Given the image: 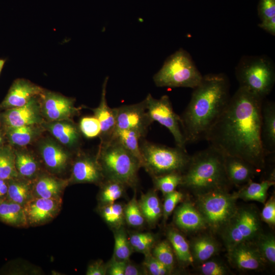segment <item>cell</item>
<instances>
[{
	"label": "cell",
	"instance_id": "1",
	"mask_svg": "<svg viewBox=\"0 0 275 275\" xmlns=\"http://www.w3.org/2000/svg\"><path fill=\"white\" fill-rule=\"evenodd\" d=\"M264 99L239 87L213 125L206 140L225 155L239 157L258 170L266 154L261 140V109Z\"/></svg>",
	"mask_w": 275,
	"mask_h": 275
},
{
	"label": "cell",
	"instance_id": "2",
	"mask_svg": "<svg viewBox=\"0 0 275 275\" xmlns=\"http://www.w3.org/2000/svg\"><path fill=\"white\" fill-rule=\"evenodd\" d=\"M193 89L190 101L180 116L186 143L206 140L231 97L229 80L224 73L203 75Z\"/></svg>",
	"mask_w": 275,
	"mask_h": 275
},
{
	"label": "cell",
	"instance_id": "3",
	"mask_svg": "<svg viewBox=\"0 0 275 275\" xmlns=\"http://www.w3.org/2000/svg\"><path fill=\"white\" fill-rule=\"evenodd\" d=\"M224 160L225 155L210 145L196 153L190 157L180 185L197 196L217 189H226L230 183L226 174Z\"/></svg>",
	"mask_w": 275,
	"mask_h": 275
},
{
	"label": "cell",
	"instance_id": "4",
	"mask_svg": "<svg viewBox=\"0 0 275 275\" xmlns=\"http://www.w3.org/2000/svg\"><path fill=\"white\" fill-rule=\"evenodd\" d=\"M105 178L118 180L134 187L138 181L140 161L114 139L101 143L97 155Z\"/></svg>",
	"mask_w": 275,
	"mask_h": 275
},
{
	"label": "cell",
	"instance_id": "5",
	"mask_svg": "<svg viewBox=\"0 0 275 275\" xmlns=\"http://www.w3.org/2000/svg\"><path fill=\"white\" fill-rule=\"evenodd\" d=\"M239 87L264 99L275 82L273 62L266 56H243L235 68Z\"/></svg>",
	"mask_w": 275,
	"mask_h": 275
},
{
	"label": "cell",
	"instance_id": "6",
	"mask_svg": "<svg viewBox=\"0 0 275 275\" xmlns=\"http://www.w3.org/2000/svg\"><path fill=\"white\" fill-rule=\"evenodd\" d=\"M141 142L140 147L142 167L153 177L171 173H181L186 170L191 157L186 150L145 140Z\"/></svg>",
	"mask_w": 275,
	"mask_h": 275
},
{
	"label": "cell",
	"instance_id": "7",
	"mask_svg": "<svg viewBox=\"0 0 275 275\" xmlns=\"http://www.w3.org/2000/svg\"><path fill=\"white\" fill-rule=\"evenodd\" d=\"M203 76L190 54L180 48L166 60L153 76V81L159 87L194 89L200 83Z\"/></svg>",
	"mask_w": 275,
	"mask_h": 275
},
{
	"label": "cell",
	"instance_id": "8",
	"mask_svg": "<svg viewBox=\"0 0 275 275\" xmlns=\"http://www.w3.org/2000/svg\"><path fill=\"white\" fill-rule=\"evenodd\" d=\"M236 193L217 189L197 196V208L203 216L206 227L220 232L237 210Z\"/></svg>",
	"mask_w": 275,
	"mask_h": 275
},
{
	"label": "cell",
	"instance_id": "9",
	"mask_svg": "<svg viewBox=\"0 0 275 275\" xmlns=\"http://www.w3.org/2000/svg\"><path fill=\"white\" fill-rule=\"evenodd\" d=\"M260 218L257 209L252 206L237 208L220 232L227 249L255 240L261 232Z\"/></svg>",
	"mask_w": 275,
	"mask_h": 275
},
{
	"label": "cell",
	"instance_id": "10",
	"mask_svg": "<svg viewBox=\"0 0 275 275\" xmlns=\"http://www.w3.org/2000/svg\"><path fill=\"white\" fill-rule=\"evenodd\" d=\"M144 101L152 122L156 121L166 127L172 134L176 146L186 150V143L181 127L180 118L174 111L169 96L165 95L156 99L148 94Z\"/></svg>",
	"mask_w": 275,
	"mask_h": 275
},
{
	"label": "cell",
	"instance_id": "11",
	"mask_svg": "<svg viewBox=\"0 0 275 275\" xmlns=\"http://www.w3.org/2000/svg\"><path fill=\"white\" fill-rule=\"evenodd\" d=\"M39 101L41 115L47 121L71 120L79 113L74 99L57 93L44 90Z\"/></svg>",
	"mask_w": 275,
	"mask_h": 275
},
{
	"label": "cell",
	"instance_id": "12",
	"mask_svg": "<svg viewBox=\"0 0 275 275\" xmlns=\"http://www.w3.org/2000/svg\"><path fill=\"white\" fill-rule=\"evenodd\" d=\"M115 119V129H128L140 133L144 138L152 121L146 107L144 100L140 102L123 105L114 108Z\"/></svg>",
	"mask_w": 275,
	"mask_h": 275
},
{
	"label": "cell",
	"instance_id": "13",
	"mask_svg": "<svg viewBox=\"0 0 275 275\" xmlns=\"http://www.w3.org/2000/svg\"><path fill=\"white\" fill-rule=\"evenodd\" d=\"M38 150L42 166L50 174L61 177L71 166V153L52 139L41 141Z\"/></svg>",
	"mask_w": 275,
	"mask_h": 275
},
{
	"label": "cell",
	"instance_id": "14",
	"mask_svg": "<svg viewBox=\"0 0 275 275\" xmlns=\"http://www.w3.org/2000/svg\"><path fill=\"white\" fill-rule=\"evenodd\" d=\"M39 96L33 98L22 106L4 110L0 114L3 127L41 125L44 122L40 111Z\"/></svg>",
	"mask_w": 275,
	"mask_h": 275
},
{
	"label": "cell",
	"instance_id": "15",
	"mask_svg": "<svg viewBox=\"0 0 275 275\" xmlns=\"http://www.w3.org/2000/svg\"><path fill=\"white\" fill-rule=\"evenodd\" d=\"M105 177L97 156L79 152L73 160L69 184L72 183L100 184Z\"/></svg>",
	"mask_w": 275,
	"mask_h": 275
},
{
	"label": "cell",
	"instance_id": "16",
	"mask_svg": "<svg viewBox=\"0 0 275 275\" xmlns=\"http://www.w3.org/2000/svg\"><path fill=\"white\" fill-rule=\"evenodd\" d=\"M62 203V198H33L23 206L28 226H40L52 221L60 213Z\"/></svg>",
	"mask_w": 275,
	"mask_h": 275
},
{
	"label": "cell",
	"instance_id": "17",
	"mask_svg": "<svg viewBox=\"0 0 275 275\" xmlns=\"http://www.w3.org/2000/svg\"><path fill=\"white\" fill-rule=\"evenodd\" d=\"M228 254L231 264L241 270H257L264 264L263 258L252 241L237 244L228 250Z\"/></svg>",
	"mask_w": 275,
	"mask_h": 275
},
{
	"label": "cell",
	"instance_id": "18",
	"mask_svg": "<svg viewBox=\"0 0 275 275\" xmlns=\"http://www.w3.org/2000/svg\"><path fill=\"white\" fill-rule=\"evenodd\" d=\"M44 90L28 80L17 79L12 84L5 99L0 103V109L22 106L33 98L39 96Z\"/></svg>",
	"mask_w": 275,
	"mask_h": 275
},
{
	"label": "cell",
	"instance_id": "19",
	"mask_svg": "<svg viewBox=\"0 0 275 275\" xmlns=\"http://www.w3.org/2000/svg\"><path fill=\"white\" fill-rule=\"evenodd\" d=\"M68 179H64L47 172H42L33 180L34 198H62Z\"/></svg>",
	"mask_w": 275,
	"mask_h": 275
},
{
	"label": "cell",
	"instance_id": "20",
	"mask_svg": "<svg viewBox=\"0 0 275 275\" xmlns=\"http://www.w3.org/2000/svg\"><path fill=\"white\" fill-rule=\"evenodd\" d=\"M62 145L70 149L77 148L80 142L78 127L71 120L47 121L41 124Z\"/></svg>",
	"mask_w": 275,
	"mask_h": 275
},
{
	"label": "cell",
	"instance_id": "21",
	"mask_svg": "<svg viewBox=\"0 0 275 275\" xmlns=\"http://www.w3.org/2000/svg\"><path fill=\"white\" fill-rule=\"evenodd\" d=\"M106 77L103 83L100 101L99 105L91 110L94 116L98 120L101 126V144L109 141L116 129V119L114 108L110 107L107 103L106 94L108 81Z\"/></svg>",
	"mask_w": 275,
	"mask_h": 275
},
{
	"label": "cell",
	"instance_id": "22",
	"mask_svg": "<svg viewBox=\"0 0 275 275\" xmlns=\"http://www.w3.org/2000/svg\"><path fill=\"white\" fill-rule=\"evenodd\" d=\"M224 165L227 178L236 185L246 184L258 170L250 162L236 156L225 155Z\"/></svg>",
	"mask_w": 275,
	"mask_h": 275
},
{
	"label": "cell",
	"instance_id": "23",
	"mask_svg": "<svg viewBox=\"0 0 275 275\" xmlns=\"http://www.w3.org/2000/svg\"><path fill=\"white\" fill-rule=\"evenodd\" d=\"M174 222L179 228L187 232L196 231L206 227L201 213L189 202L183 203L176 209Z\"/></svg>",
	"mask_w": 275,
	"mask_h": 275
},
{
	"label": "cell",
	"instance_id": "24",
	"mask_svg": "<svg viewBox=\"0 0 275 275\" xmlns=\"http://www.w3.org/2000/svg\"><path fill=\"white\" fill-rule=\"evenodd\" d=\"M261 140L266 155L275 151V104L263 102L261 109Z\"/></svg>",
	"mask_w": 275,
	"mask_h": 275
},
{
	"label": "cell",
	"instance_id": "25",
	"mask_svg": "<svg viewBox=\"0 0 275 275\" xmlns=\"http://www.w3.org/2000/svg\"><path fill=\"white\" fill-rule=\"evenodd\" d=\"M7 142L12 146L23 147L34 142L41 135V125L3 127Z\"/></svg>",
	"mask_w": 275,
	"mask_h": 275
},
{
	"label": "cell",
	"instance_id": "26",
	"mask_svg": "<svg viewBox=\"0 0 275 275\" xmlns=\"http://www.w3.org/2000/svg\"><path fill=\"white\" fill-rule=\"evenodd\" d=\"M15 167L20 177L33 180L44 171L40 160L31 152L15 150Z\"/></svg>",
	"mask_w": 275,
	"mask_h": 275
},
{
	"label": "cell",
	"instance_id": "27",
	"mask_svg": "<svg viewBox=\"0 0 275 275\" xmlns=\"http://www.w3.org/2000/svg\"><path fill=\"white\" fill-rule=\"evenodd\" d=\"M0 221L16 228L29 227L23 206L7 198L0 200Z\"/></svg>",
	"mask_w": 275,
	"mask_h": 275
},
{
	"label": "cell",
	"instance_id": "28",
	"mask_svg": "<svg viewBox=\"0 0 275 275\" xmlns=\"http://www.w3.org/2000/svg\"><path fill=\"white\" fill-rule=\"evenodd\" d=\"M189 247L194 261L199 263L209 260L218 251V245L215 240L207 235L195 238Z\"/></svg>",
	"mask_w": 275,
	"mask_h": 275
},
{
	"label": "cell",
	"instance_id": "29",
	"mask_svg": "<svg viewBox=\"0 0 275 275\" xmlns=\"http://www.w3.org/2000/svg\"><path fill=\"white\" fill-rule=\"evenodd\" d=\"M8 181L7 199L24 206L34 198L33 180L18 177L8 180Z\"/></svg>",
	"mask_w": 275,
	"mask_h": 275
},
{
	"label": "cell",
	"instance_id": "30",
	"mask_svg": "<svg viewBox=\"0 0 275 275\" xmlns=\"http://www.w3.org/2000/svg\"><path fill=\"white\" fill-rule=\"evenodd\" d=\"M138 203L145 219L149 224H156L162 215V206L154 190L143 194Z\"/></svg>",
	"mask_w": 275,
	"mask_h": 275
},
{
	"label": "cell",
	"instance_id": "31",
	"mask_svg": "<svg viewBox=\"0 0 275 275\" xmlns=\"http://www.w3.org/2000/svg\"><path fill=\"white\" fill-rule=\"evenodd\" d=\"M274 183L272 179L264 180L260 183L252 180L247 183L238 192L236 193L238 199L245 201H255L265 203L267 191Z\"/></svg>",
	"mask_w": 275,
	"mask_h": 275
},
{
	"label": "cell",
	"instance_id": "32",
	"mask_svg": "<svg viewBox=\"0 0 275 275\" xmlns=\"http://www.w3.org/2000/svg\"><path fill=\"white\" fill-rule=\"evenodd\" d=\"M167 237L178 261L183 265L192 264L194 259L189 244L184 236L177 230L170 229L167 231Z\"/></svg>",
	"mask_w": 275,
	"mask_h": 275
},
{
	"label": "cell",
	"instance_id": "33",
	"mask_svg": "<svg viewBox=\"0 0 275 275\" xmlns=\"http://www.w3.org/2000/svg\"><path fill=\"white\" fill-rule=\"evenodd\" d=\"M100 185L101 187L98 195L100 205L116 202L124 195L127 187L120 181L108 178H105Z\"/></svg>",
	"mask_w": 275,
	"mask_h": 275
},
{
	"label": "cell",
	"instance_id": "34",
	"mask_svg": "<svg viewBox=\"0 0 275 275\" xmlns=\"http://www.w3.org/2000/svg\"><path fill=\"white\" fill-rule=\"evenodd\" d=\"M15 160L13 146L8 143L0 147V178L8 180L19 177Z\"/></svg>",
	"mask_w": 275,
	"mask_h": 275
},
{
	"label": "cell",
	"instance_id": "35",
	"mask_svg": "<svg viewBox=\"0 0 275 275\" xmlns=\"http://www.w3.org/2000/svg\"><path fill=\"white\" fill-rule=\"evenodd\" d=\"M143 139L138 132L128 129H115L111 139L120 143L127 150L134 155L142 164L140 141Z\"/></svg>",
	"mask_w": 275,
	"mask_h": 275
},
{
	"label": "cell",
	"instance_id": "36",
	"mask_svg": "<svg viewBox=\"0 0 275 275\" xmlns=\"http://www.w3.org/2000/svg\"><path fill=\"white\" fill-rule=\"evenodd\" d=\"M124 206L119 203L100 205L98 212L105 222L111 228L117 229L121 227L125 222Z\"/></svg>",
	"mask_w": 275,
	"mask_h": 275
},
{
	"label": "cell",
	"instance_id": "37",
	"mask_svg": "<svg viewBox=\"0 0 275 275\" xmlns=\"http://www.w3.org/2000/svg\"><path fill=\"white\" fill-rule=\"evenodd\" d=\"M114 240L115 245L113 258L121 261L129 260L133 250L127 233L123 227L114 229Z\"/></svg>",
	"mask_w": 275,
	"mask_h": 275
},
{
	"label": "cell",
	"instance_id": "38",
	"mask_svg": "<svg viewBox=\"0 0 275 275\" xmlns=\"http://www.w3.org/2000/svg\"><path fill=\"white\" fill-rule=\"evenodd\" d=\"M256 245L265 262L273 265L275 263V237L271 233L261 232L255 239Z\"/></svg>",
	"mask_w": 275,
	"mask_h": 275
},
{
	"label": "cell",
	"instance_id": "39",
	"mask_svg": "<svg viewBox=\"0 0 275 275\" xmlns=\"http://www.w3.org/2000/svg\"><path fill=\"white\" fill-rule=\"evenodd\" d=\"M153 179L156 188L165 195L175 190L176 187L181 185L182 174L177 172L171 173L153 177Z\"/></svg>",
	"mask_w": 275,
	"mask_h": 275
},
{
	"label": "cell",
	"instance_id": "40",
	"mask_svg": "<svg viewBox=\"0 0 275 275\" xmlns=\"http://www.w3.org/2000/svg\"><path fill=\"white\" fill-rule=\"evenodd\" d=\"M129 239L133 250L145 255L151 253L156 241L154 235L149 232L133 233Z\"/></svg>",
	"mask_w": 275,
	"mask_h": 275
},
{
	"label": "cell",
	"instance_id": "41",
	"mask_svg": "<svg viewBox=\"0 0 275 275\" xmlns=\"http://www.w3.org/2000/svg\"><path fill=\"white\" fill-rule=\"evenodd\" d=\"M152 255L171 271L174 265V251L169 241L160 242L153 248Z\"/></svg>",
	"mask_w": 275,
	"mask_h": 275
},
{
	"label": "cell",
	"instance_id": "42",
	"mask_svg": "<svg viewBox=\"0 0 275 275\" xmlns=\"http://www.w3.org/2000/svg\"><path fill=\"white\" fill-rule=\"evenodd\" d=\"M125 221L133 227H139L143 225L145 218L140 208L135 196L124 206Z\"/></svg>",
	"mask_w": 275,
	"mask_h": 275
},
{
	"label": "cell",
	"instance_id": "43",
	"mask_svg": "<svg viewBox=\"0 0 275 275\" xmlns=\"http://www.w3.org/2000/svg\"><path fill=\"white\" fill-rule=\"evenodd\" d=\"M78 128L80 133L87 138L92 139L100 136V124L94 116L82 117L80 120Z\"/></svg>",
	"mask_w": 275,
	"mask_h": 275
},
{
	"label": "cell",
	"instance_id": "44",
	"mask_svg": "<svg viewBox=\"0 0 275 275\" xmlns=\"http://www.w3.org/2000/svg\"><path fill=\"white\" fill-rule=\"evenodd\" d=\"M144 265L147 271L152 275L170 274L172 272L157 260L151 253L145 255Z\"/></svg>",
	"mask_w": 275,
	"mask_h": 275
},
{
	"label": "cell",
	"instance_id": "45",
	"mask_svg": "<svg viewBox=\"0 0 275 275\" xmlns=\"http://www.w3.org/2000/svg\"><path fill=\"white\" fill-rule=\"evenodd\" d=\"M201 264L199 270L202 274L225 275L228 273L227 267L220 261L208 260Z\"/></svg>",
	"mask_w": 275,
	"mask_h": 275
},
{
	"label": "cell",
	"instance_id": "46",
	"mask_svg": "<svg viewBox=\"0 0 275 275\" xmlns=\"http://www.w3.org/2000/svg\"><path fill=\"white\" fill-rule=\"evenodd\" d=\"M183 194L176 190L165 195L162 205V216L166 220L173 212L177 205L182 200Z\"/></svg>",
	"mask_w": 275,
	"mask_h": 275
},
{
	"label": "cell",
	"instance_id": "47",
	"mask_svg": "<svg viewBox=\"0 0 275 275\" xmlns=\"http://www.w3.org/2000/svg\"><path fill=\"white\" fill-rule=\"evenodd\" d=\"M258 13L261 21L275 17V0H260Z\"/></svg>",
	"mask_w": 275,
	"mask_h": 275
},
{
	"label": "cell",
	"instance_id": "48",
	"mask_svg": "<svg viewBox=\"0 0 275 275\" xmlns=\"http://www.w3.org/2000/svg\"><path fill=\"white\" fill-rule=\"evenodd\" d=\"M261 219L270 226L275 225V200L273 197L268 200L262 210Z\"/></svg>",
	"mask_w": 275,
	"mask_h": 275
},
{
	"label": "cell",
	"instance_id": "49",
	"mask_svg": "<svg viewBox=\"0 0 275 275\" xmlns=\"http://www.w3.org/2000/svg\"><path fill=\"white\" fill-rule=\"evenodd\" d=\"M107 272V264H104L102 260H96L88 266L86 274L87 275H105Z\"/></svg>",
	"mask_w": 275,
	"mask_h": 275
},
{
	"label": "cell",
	"instance_id": "50",
	"mask_svg": "<svg viewBox=\"0 0 275 275\" xmlns=\"http://www.w3.org/2000/svg\"><path fill=\"white\" fill-rule=\"evenodd\" d=\"M126 261H121L112 259L108 264H107L106 274L109 275H124Z\"/></svg>",
	"mask_w": 275,
	"mask_h": 275
},
{
	"label": "cell",
	"instance_id": "51",
	"mask_svg": "<svg viewBox=\"0 0 275 275\" xmlns=\"http://www.w3.org/2000/svg\"><path fill=\"white\" fill-rule=\"evenodd\" d=\"M261 29L272 36L275 35V17L263 21L258 24Z\"/></svg>",
	"mask_w": 275,
	"mask_h": 275
},
{
	"label": "cell",
	"instance_id": "52",
	"mask_svg": "<svg viewBox=\"0 0 275 275\" xmlns=\"http://www.w3.org/2000/svg\"><path fill=\"white\" fill-rule=\"evenodd\" d=\"M143 273L141 269L130 262L129 260L126 261L124 275H140L143 274Z\"/></svg>",
	"mask_w": 275,
	"mask_h": 275
},
{
	"label": "cell",
	"instance_id": "53",
	"mask_svg": "<svg viewBox=\"0 0 275 275\" xmlns=\"http://www.w3.org/2000/svg\"><path fill=\"white\" fill-rule=\"evenodd\" d=\"M8 191V180L0 178V200L7 198Z\"/></svg>",
	"mask_w": 275,
	"mask_h": 275
},
{
	"label": "cell",
	"instance_id": "54",
	"mask_svg": "<svg viewBox=\"0 0 275 275\" xmlns=\"http://www.w3.org/2000/svg\"><path fill=\"white\" fill-rule=\"evenodd\" d=\"M7 141L3 128L0 129V147L5 144Z\"/></svg>",
	"mask_w": 275,
	"mask_h": 275
},
{
	"label": "cell",
	"instance_id": "55",
	"mask_svg": "<svg viewBox=\"0 0 275 275\" xmlns=\"http://www.w3.org/2000/svg\"><path fill=\"white\" fill-rule=\"evenodd\" d=\"M5 61L4 60H0V73L3 69Z\"/></svg>",
	"mask_w": 275,
	"mask_h": 275
},
{
	"label": "cell",
	"instance_id": "56",
	"mask_svg": "<svg viewBox=\"0 0 275 275\" xmlns=\"http://www.w3.org/2000/svg\"><path fill=\"white\" fill-rule=\"evenodd\" d=\"M1 126V121H0V126Z\"/></svg>",
	"mask_w": 275,
	"mask_h": 275
}]
</instances>
